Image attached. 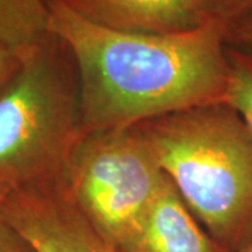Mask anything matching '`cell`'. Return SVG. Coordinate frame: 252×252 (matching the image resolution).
<instances>
[{"label": "cell", "instance_id": "cell-1", "mask_svg": "<svg viewBox=\"0 0 252 252\" xmlns=\"http://www.w3.org/2000/svg\"><path fill=\"white\" fill-rule=\"evenodd\" d=\"M48 32L72 54L81 135L132 127L184 109L224 102L227 28L215 21L177 34L102 27L45 0Z\"/></svg>", "mask_w": 252, "mask_h": 252}, {"label": "cell", "instance_id": "cell-2", "mask_svg": "<svg viewBox=\"0 0 252 252\" xmlns=\"http://www.w3.org/2000/svg\"><path fill=\"white\" fill-rule=\"evenodd\" d=\"M189 212L225 252L252 243V132L224 102L137 125Z\"/></svg>", "mask_w": 252, "mask_h": 252}, {"label": "cell", "instance_id": "cell-3", "mask_svg": "<svg viewBox=\"0 0 252 252\" xmlns=\"http://www.w3.org/2000/svg\"><path fill=\"white\" fill-rule=\"evenodd\" d=\"M80 137L74 61L48 32L20 52L17 69L0 86V203L61 182Z\"/></svg>", "mask_w": 252, "mask_h": 252}, {"label": "cell", "instance_id": "cell-4", "mask_svg": "<svg viewBox=\"0 0 252 252\" xmlns=\"http://www.w3.org/2000/svg\"><path fill=\"white\" fill-rule=\"evenodd\" d=\"M165 181L137 126L81 135L63 172V187L109 244L127 251Z\"/></svg>", "mask_w": 252, "mask_h": 252}, {"label": "cell", "instance_id": "cell-5", "mask_svg": "<svg viewBox=\"0 0 252 252\" xmlns=\"http://www.w3.org/2000/svg\"><path fill=\"white\" fill-rule=\"evenodd\" d=\"M0 217L31 252H122L86 220L62 181L10 196Z\"/></svg>", "mask_w": 252, "mask_h": 252}, {"label": "cell", "instance_id": "cell-6", "mask_svg": "<svg viewBox=\"0 0 252 252\" xmlns=\"http://www.w3.org/2000/svg\"><path fill=\"white\" fill-rule=\"evenodd\" d=\"M81 17L126 32L177 34L206 24L193 0H64Z\"/></svg>", "mask_w": 252, "mask_h": 252}, {"label": "cell", "instance_id": "cell-7", "mask_svg": "<svg viewBox=\"0 0 252 252\" xmlns=\"http://www.w3.org/2000/svg\"><path fill=\"white\" fill-rule=\"evenodd\" d=\"M126 252H225L199 224L165 177Z\"/></svg>", "mask_w": 252, "mask_h": 252}, {"label": "cell", "instance_id": "cell-8", "mask_svg": "<svg viewBox=\"0 0 252 252\" xmlns=\"http://www.w3.org/2000/svg\"><path fill=\"white\" fill-rule=\"evenodd\" d=\"M46 34L45 0H0V48L21 52Z\"/></svg>", "mask_w": 252, "mask_h": 252}, {"label": "cell", "instance_id": "cell-9", "mask_svg": "<svg viewBox=\"0 0 252 252\" xmlns=\"http://www.w3.org/2000/svg\"><path fill=\"white\" fill-rule=\"evenodd\" d=\"M224 104L235 111L252 132V48L227 45Z\"/></svg>", "mask_w": 252, "mask_h": 252}, {"label": "cell", "instance_id": "cell-10", "mask_svg": "<svg viewBox=\"0 0 252 252\" xmlns=\"http://www.w3.org/2000/svg\"><path fill=\"white\" fill-rule=\"evenodd\" d=\"M207 21L230 28L252 14V0H193Z\"/></svg>", "mask_w": 252, "mask_h": 252}, {"label": "cell", "instance_id": "cell-11", "mask_svg": "<svg viewBox=\"0 0 252 252\" xmlns=\"http://www.w3.org/2000/svg\"><path fill=\"white\" fill-rule=\"evenodd\" d=\"M227 45L252 48V14L238 21L225 34Z\"/></svg>", "mask_w": 252, "mask_h": 252}, {"label": "cell", "instance_id": "cell-12", "mask_svg": "<svg viewBox=\"0 0 252 252\" xmlns=\"http://www.w3.org/2000/svg\"><path fill=\"white\" fill-rule=\"evenodd\" d=\"M0 252H31L27 244L0 217Z\"/></svg>", "mask_w": 252, "mask_h": 252}, {"label": "cell", "instance_id": "cell-13", "mask_svg": "<svg viewBox=\"0 0 252 252\" xmlns=\"http://www.w3.org/2000/svg\"><path fill=\"white\" fill-rule=\"evenodd\" d=\"M20 63V52L0 48V86L11 76Z\"/></svg>", "mask_w": 252, "mask_h": 252}, {"label": "cell", "instance_id": "cell-14", "mask_svg": "<svg viewBox=\"0 0 252 252\" xmlns=\"http://www.w3.org/2000/svg\"><path fill=\"white\" fill-rule=\"evenodd\" d=\"M241 252H252V243L250 244V245H248V247H247L245 250H243Z\"/></svg>", "mask_w": 252, "mask_h": 252}]
</instances>
